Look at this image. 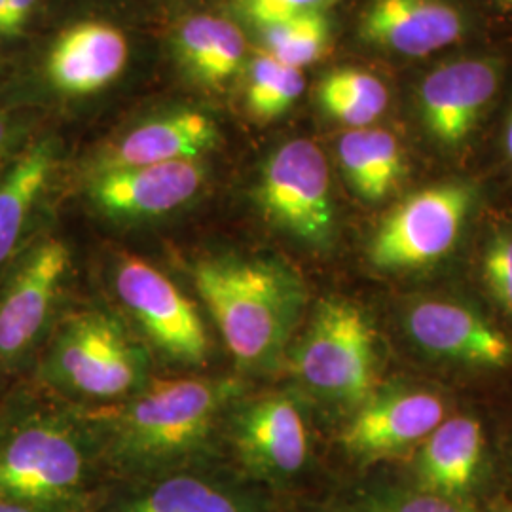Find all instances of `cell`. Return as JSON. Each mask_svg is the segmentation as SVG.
<instances>
[{
  "mask_svg": "<svg viewBox=\"0 0 512 512\" xmlns=\"http://www.w3.org/2000/svg\"><path fill=\"white\" fill-rule=\"evenodd\" d=\"M294 366L315 393L336 403H361L374 382V334L363 311L346 300H325L298 346Z\"/></svg>",
  "mask_w": 512,
  "mask_h": 512,
  "instance_id": "obj_6",
  "label": "cell"
},
{
  "mask_svg": "<svg viewBox=\"0 0 512 512\" xmlns=\"http://www.w3.org/2000/svg\"><path fill=\"white\" fill-rule=\"evenodd\" d=\"M116 293L150 342L181 363H203L209 353L202 317L175 283L147 262L128 258L116 270Z\"/></svg>",
  "mask_w": 512,
  "mask_h": 512,
  "instance_id": "obj_9",
  "label": "cell"
},
{
  "mask_svg": "<svg viewBox=\"0 0 512 512\" xmlns=\"http://www.w3.org/2000/svg\"><path fill=\"white\" fill-rule=\"evenodd\" d=\"M122 512H251L239 495L196 476H173L137 495Z\"/></svg>",
  "mask_w": 512,
  "mask_h": 512,
  "instance_id": "obj_23",
  "label": "cell"
},
{
  "mask_svg": "<svg viewBox=\"0 0 512 512\" xmlns=\"http://www.w3.org/2000/svg\"><path fill=\"white\" fill-rule=\"evenodd\" d=\"M336 0H241L243 12L256 27L266 29L291 19L325 14Z\"/></svg>",
  "mask_w": 512,
  "mask_h": 512,
  "instance_id": "obj_26",
  "label": "cell"
},
{
  "mask_svg": "<svg viewBox=\"0 0 512 512\" xmlns=\"http://www.w3.org/2000/svg\"><path fill=\"white\" fill-rule=\"evenodd\" d=\"M338 158L355 192L368 202L385 198L403 175V152L385 129H351L338 143Z\"/></svg>",
  "mask_w": 512,
  "mask_h": 512,
  "instance_id": "obj_21",
  "label": "cell"
},
{
  "mask_svg": "<svg viewBox=\"0 0 512 512\" xmlns=\"http://www.w3.org/2000/svg\"><path fill=\"white\" fill-rule=\"evenodd\" d=\"M6 141H8V124H6V120L0 116V154H2L4 148H6Z\"/></svg>",
  "mask_w": 512,
  "mask_h": 512,
  "instance_id": "obj_31",
  "label": "cell"
},
{
  "mask_svg": "<svg viewBox=\"0 0 512 512\" xmlns=\"http://www.w3.org/2000/svg\"><path fill=\"white\" fill-rule=\"evenodd\" d=\"M84 452L71 423L33 404L0 416V499L63 512L80 494Z\"/></svg>",
  "mask_w": 512,
  "mask_h": 512,
  "instance_id": "obj_2",
  "label": "cell"
},
{
  "mask_svg": "<svg viewBox=\"0 0 512 512\" xmlns=\"http://www.w3.org/2000/svg\"><path fill=\"white\" fill-rule=\"evenodd\" d=\"M266 52L283 65L302 69L315 63L329 46L330 23L325 14H310L262 29Z\"/></svg>",
  "mask_w": 512,
  "mask_h": 512,
  "instance_id": "obj_25",
  "label": "cell"
},
{
  "mask_svg": "<svg viewBox=\"0 0 512 512\" xmlns=\"http://www.w3.org/2000/svg\"><path fill=\"white\" fill-rule=\"evenodd\" d=\"M217 141L219 129L209 116L183 110L133 129L107 154L99 171L196 160L205 150L215 147Z\"/></svg>",
  "mask_w": 512,
  "mask_h": 512,
  "instance_id": "obj_17",
  "label": "cell"
},
{
  "mask_svg": "<svg viewBox=\"0 0 512 512\" xmlns=\"http://www.w3.org/2000/svg\"><path fill=\"white\" fill-rule=\"evenodd\" d=\"M236 446L245 463L256 471L293 475L308 458L306 423L289 399H264L239 416Z\"/></svg>",
  "mask_w": 512,
  "mask_h": 512,
  "instance_id": "obj_15",
  "label": "cell"
},
{
  "mask_svg": "<svg viewBox=\"0 0 512 512\" xmlns=\"http://www.w3.org/2000/svg\"><path fill=\"white\" fill-rule=\"evenodd\" d=\"M512 512V511H511Z\"/></svg>",
  "mask_w": 512,
  "mask_h": 512,
  "instance_id": "obj_35",
  "label": "cell"
},
{
  "mask_svg": "<svg viewBox=\"0 0 512 512\" xmlns=\"http://www.w3.org/2000/svg\"><path fill=\"white\" fill-rule=\"evenodd\" d=\"M418 476L425 494L456 499L473 482L482 459V427L473 418L442 420L427 437Z\"/></svg>",
  "mask_w": 512,
  "mask_h": 512,
  "instance_id": "obj_19",
  "label": "cell"
},
{
  "mask_svg": "<svg viewBox=\"0 0 512 512\" xmlns=\"http://www.w3.org/2000/svg\"><path fill=\"white\" fill-rule=\"evenodd\" d=\"M304 92L302 69L283 65L268 52L256 54L247 84V107L260 120H274Z\"/></svg>",
  "mask_w": 512,
  "mask_h": 512,
  "instance_id": "obj_24",
  "label": "cell"
},
{
  "mask_svg": "<svg viewBox=\"0 0 512 512\" xmlns=\"http://www.w3.org/2000/svg\"><path fill=\"white\" fill-rule=\"evenodd\" d=\"M499 86V71L492 61L465 59L442 65L420 88L425 126L446 145L463 141L476 118L492 101Z\"/></svg>",
  "mask_w": 512,
  "mask_h": 512,
  "instance_id": "obj_12",
  "label": "cell"
},
{
  "mask_svg": "<svg viewBox=\"0 0 512 512\" xmlns=\"http://www.w3.org/2000/svg\"><path fill=\"white\" fill-rule=\"evenodd\" d=\"M471 205V192L461 184L425 188L380 224L370 243V260L378 268H414L437 260L452 249Z\"/></svg>",
  "mask_w": 512,
  "mask_h": 512,
  "instance_id": "obj_8",
  "label": "cell"
},
{
  "mask_svg": "<svg viewBox=\"0 0 512 512\" xmlns=\"http://www.w3.org/2000/svg\"><path fill=\"white\" fill-rule=\"evenodd\" d=\"M145 353L109 313H76L57 325L38 357L40 384L114 399L135 391L145 380Z\"/></svg>",
  "mask_w": 512,
  "mask_h": 512,
  "instance_id": "obj_3",
  "label": "cell"
},
{
  "mask_svg": "<svg viewBox=\"0 0 512 512\" xmlns=\"http://www.w3.org/2000/svg\"><path fill=\"white\" fill-rule=\"evenodd\" d=\"M230 395L228 385L200 378L148 385L114 416L116 448L141 463L188 454L211 435Z\"/></svg>",
  "mask_w": 512,
  "mask_h": 512,
  "instance_id": "obj_4",
  "label": "cell"
},
{
  "mask_svg": "<svg viewBox=\"0 0 512 512\" xmlns=\"http://www.w3.org/2000/svg\"><path fill=\"white\" fill-rule=\"evenodd\" d=\"M408 330L421 348L482 366L511 361L512 346L501 330L459 304L429 300L408 315Z\"/></svg>",
  "mask_w": 512,
  "mask_h": 512,
  "instance_id": "obj_13",
  "label": "cell"
},
{
  "mask_svg": "<svg viewBox=\"0 0 512 512\" xmlns=\"http://www.w3.org/2000/svg\"><path fill=\"white\" fill-rule=\"evenodd\" d=\"M71 251L55 238L27 245L0 272V372L16 374L37 361L54 330Z\"/></svg>",
  "mask_w": 512,
  "mask_h": 512,
  "instance_id": "obj_5",
  "label": "cell"
},
{
  "mask_svg": "<svg viewBox=\"0 0 512 512\" xmlns=\"http://www.w3.org/2000/svg\"><path fill=\"white\" fill-rule=\"evenodd\" d=\"M245 48V37L234 23L211 16L186 19L175 40L184 69L205 86H220L236 76Z\"/></svg>",
  "mask_w": 512,
  "mask_h": 512,
  "instance_id": "obj_20",
  "label": "cell"
},
{
  "mask_svg": "<svg viewBox=\"0 0 512 512\" xmlns=\"http://www.w3.org/2000/svg\"><path fill=\"white\" fill-rule=\"evenodd\" d=\"M484 281L501 306L512 311V236H499L488 247Z\"/></svg>",
  "mask_w": 512,
  "mask_h": 512,
  "instance_id": "obj_27",
  "label": "cell"
},
{
  "mask_svg": "<svg viewBox=\"0 0 512 512\" xmlns=\"http://www.w3.org/2000/svg\"><path fill=\"white\" fill-rule=\"evenodd\" d=\"M0 512H44L33 509V507H27V505H21L16 501H8V499H0Z\"/></svg>",
  "mask_w": 512,
  "mask_h": 512,
  "instance_id": "obj_30",
  "label": "cell"
},
{
  "mask_svg": "<svg viewBox=\"0 0 512 512\" xmlns=\"http://www.w3.org/2000/svg\"><path fill=\"white\" fill-rule=\"evenodd\" d=\"M37 0H6L4 8V37L19 35L35 10Z\"/></svg>",
  "mask_w": 512,
  "mask_h": 512,
  "instance_id": "obj_29",
  "label": "cell"
},
{
  "mask_svg": "<svg viewBox=\"0 0 512 512\" xmlns=\"http://www.w3.org/2000/svg\"><path fill=\"white\" fill-rule=\"evenodd\" d=\"M317 97L330 118L353 129L372 124L389 101L384 82L361 69L330 71L319 82Z\"/></svg>",
  "mask_w": 512,
  "mask_h": 512,
  "instance_id": "obj_22",
  "label": "cell"
},
{
  "mask_svg": "<svg viewBox=\"0 0 512 512\" xmlns=\"http://www.w3.org/2000/svg\"><path fill=\"white\" fill-rule=\"evenodd\" d=\"M196 160L103 169L90 186L93 203L116 219H145L175 211L202 188Z\"/></svg>",
  "mask_w": 512,
  "mask_h": 512,
  "instance_id": "obj_10",
  "label": "cell"
},
{
  "mask_svg": "<svg viewBox=\"0 0 512 512\" xmlns=\"http://www.w3.org/2000/svg\"><path fill=\"white\" fill-rule=\"evenodd\" d=\"M128 40L107 23H80L65 31L48 55V78L59 92H97L122 73Z\"/></svg>",
  "mask_w": 512,
  "mask_h": 512,
  "instance_id": "obj_14",
  "label": "cell"
},
{
  "mask_svg": "<svg viewBox=\"0 0 512 512\" xmlns=\"http://www.w3.org/2000/svg\"><path fill=\"white\" fill-rule=\"evenodd\" d=\"M495 2H499V4L505 6V8H512V0H495Z\"/></svg>",
  "mask_w": 512,
  "mask_h": 512,
  "instance_id": "obj_34",
  "label": "cell"
},
{
  "mask_svg": "<svg viewBox=\"0 0 512 512\" xmlns=\"http://www.w3.org/2000/svg\"><path fill=\"white\" fill-rule=\"evenodd\" d=\"M256 198L264 215L310 245H329L334 232L329 165L321 148L294 139L277 148L262 169Z\"/></svg>",
  "mask_w": 512,
  "mask_h": 512,
  "instance_id": "obj_7",
  "label": "cell"
},
{
  "mask_svg": "<svg viewBox=\"0 0 512 512\" xmlns=\"http://www.w3.org/2000/svg\"><path fill=\"white\" fill-rule=\"evenodd\" d=\"M505 145H507V152L512 160V114L509 118V126H507V133H505Z\"/></svg>",
  "mask_w": 512,
  "mask_h": 512,
  "instance_id": "obj_32",
  "label": "cell"
},
{
  "mask_svg": "<svg viewBox=\"0 0 512 512\" xmlns=\"http://www.w3.org/2000/svg\"><path fill=\"white\" fill-rule=\"evenodd\" d=\"M54 167V143L40 141L18 156L0 177V272L33 243L29 232Z\"/></svg>",
  "mask_w": 512,
  "mask_h": 512,
  "instance_id": "obj_18",
  "label": "cell"
},
{
  "mask_svg": "<svg viewBox=\"0 0 512 512\" xmlns=\"http://www.w3.org/2000/svg\"><path fill=\"white\" fill-rule=\"evenodd\" d=\"M194 283L239 365H270L300 311L296 277L268 260L207 258L194 268Z\"/></svg>",
  "mask_w": 512,
  "mask_h": 512,
  "instance_id": "obj_1",
  "label": "cell"
},
{
  "mask_svg": "<svg viewBox=\"0 0 512 512\" xmlns=\"http://www.w3.org/2000/svg\"><path fill=\"white\" fill-rule=\"evenodd\" d=\"M463 33V16L448 0H372L361 21L368 44L408 57L435 54Z\"/></svg>",
  "mask_w": 512,
  "mask_h": 512,
  "instance_id": "obj_11",
  "label": "cell"
},
{
  "mask_svg": "<svg viewBox=\"0 0 512 512\" xmlns=\"http://www.w3.org/2000/svg\"><path fill=\"white\" fill-rule=\"evenodd\" d=\"M444 420V406L431 393H401L365 406L344 433V444L361 456H385L427 439Z\"/></svg>",
  "mask_w": 512,
  "mask_h": 512,
  "instance_id": "obj_16",
  "label": "cell"
},
{
  "mask_svg": "<svg viewBox=\"0 0 512 512\" xmlns=\"http://www.w3.org/2000/svg\"><path fill=\"white\" fill-rule=\"evenodd\" d=\"M387 512H473L465 509L463 505L454 503V499L440 497V495L421 494L406 495L395 501Z\"/></svg>",
  "mask_w": 512,
  "mask_h": 512,
  "instance_id": "obj_28",
  "label": "cell"
},
{
  "mask_svg": "<svg viewBox=\"0 0 512 512\" xmlns=\"http://www.w3.org/2000/svg\"><path fill=\"white\" fill-rule=\"evenodd\" d=\"M4 8H6V0H0V35L4 37Z\"/></svg>",
  "mask_w": 512,
  "mask_h": 512,
  "instance_id": "obj_33",
  "label": "cell"
}]
</instances>
